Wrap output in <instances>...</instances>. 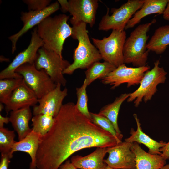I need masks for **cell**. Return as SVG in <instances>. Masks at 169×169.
<instances>
[{
    "mask_svg": "<svg viewBox=\"0 0 169 169\" xmlns=\"http://www.w3.org/2000/svg\"><path fill=\"white\" fill-rule=\"evenodd\" d=\"M130 94L126 93L121 94L117 97L112 103L102 107L98 113L108 119L113 124L116 132L119 134H121L118 124L119 111L122 104L128 99Z\"/></svg>",
    "mask_w": 169,
    "mask_h": 169,
    "instance_id": "cb8c5ba5",
    "label": "cell"
},
{
    "mask_svg": "<svg viewBox=\"0 0 169 169\" xmlns=\"http://www.w3.org/2000/svg\"><path fill=\"white\" fill-rule=\"evenodd\" d=\"M144 2V0H128L120 8H111L110 15H109V9L107 8L106 14L99 24L98 29L124 31L132 15L141 8Z\"/></svg>",
    "mask_w": 169,
    "mask_h": 169,
    "instance_id": "52a82bcc",
    "label": "cell"
},
{
    "mask_svg": "<svg viewBox=\"0 0 169 169\" xmlns=\"http://www.w3.org/2000/svg\"><path fill=\"white\" fill-rule=\"evenodd\" d=\"M168 0H144L141 8L134 14L127 23L125 29L133 28L146 16L153 14H163Z\"/></svg>",
    "mask_w": 169,
    "mask_h": 169,
    "instance_id": "7402d4cb",
    "label": "cell"
},
{
    "mask_svg": "<svg viewBox=\"0 0 169 169\" xmlns=\"http://www.w3.org/2000/svg\"><path fill=\"white\" fill-rule=\"evenodd\" d=\"M160 151L162 152L161 155L166 161L169 159V141L163 147L160 149Z\"/></svg>",
    "mask_w": 169,
    "mask_h": 169,
    "instance_id": "d6a6232c",
    "label": "cell"
},
{
    "mask_svg": "<svg viewBox=\"0 0 169 169\" xmlns=\"http://www.w3.org/2000/svg\"><path fill=\"white\" fill-rule=\"evenodd\" d=\"M138 144L133 142L131 148L135 155L136 169H159L165 165L166 160L161 155L146 152Z\"/></svg>",
    "mask_w": 169,
    "mask_h": 169,
    "instance_id": "ac0fdd59",
    "label": "cell"
},
{
    "mask_svg": "<svg viewBox=\"0 0 169 169\" xmlns=\"http://www.w3.org/2000/svg\"><path fill=\"white\" fill-rule=\"evenodd\" d=\"M58 1L61 6V10L62 12L64 13L68 12V1L66 0H58Z\"/></svg>",
    "mask_w": 169,
    "mask_h": 169,
    "instance_id": "e575fe53",
    "label": "cell"
},
{
    "mask_svg": "<svg viewBox=\"0 0 169 169\" xmlns=\"http://www.w3.org/2000/svg\"><path fill=\"white\" fill-rule=\"evenodd\" d=\"M61 86L60 84H57L54 89L38 99V105L33 106V115L44 114L54 118L57 116L63 105V101L68 94L67 89L62 90Z\"/></svg>",
    "mask_w": 169,
    "mask_h": 169,
    "instance_id": "5bb4252c",
    "label": "cell"
},
{
    "mask_svg": "<svg viewBox=\"0 0 169 169\" xmlns=\"http://www.w3.org/2000/svg\"><path fill=\"white\" fill-rule=\"evenodd\" d=\"M159 169H169V164L165 165Z\"/></svg>",
    "mask_w": 169,
    "mask_h": 169,
    "instance_id": "74e56055",
    "label": "cell"
},
{
    "mask_svg": "<svg viewBox=\"0 0 169 169\" xmlns=\"http://www.w3.org/2000/svg\"><path fill=\"white\" fill-rule=\"evenodd\" d=\"M88 85L84 79L82 86L76 88L77 101L76 107L83 115L91 120V117L88 107V98L86 92Z\"/></svg>",
    "mask_w": 169,
    "mask_h": 169,
    "instance_id": "f1b7e54d",
    "label": "cell"
},
{
    "mask_svg": "<svg viewBox=\"0 0 169 169\" xmlns=\"http://www.w3.org/2000/svg\"><path fill=\"white\" fill-rule=\"evenodd\" d=\"M42 137L32 130L24 138L18 141H15L10 152L13 154L17 151H21L28 154L31 158L30 169H36V157Z\"/></svg>",
    "mask_w": 169,
    "mask_h": 169,
    "instance_id": "d6986e66",
    "label": "cell"
},
{
    "mask_svg": "<svg viewBox=\"0 0 169 169\" xmlns=\"http://www.w3.org/2000/svg\"><path fill=\"white\" fill-rule=\"evenodd\" d=\"M159 60H157L153 68L145 73L139 87L130 93L128 102L133 101L135 106L137 107L142 100L146 102L151 100L157 91V85L164 83L166 79L167 72L163 67H159Z\"/></svg>",
    "mask_w": 169,
    "mask_h": 169,
    "instance_id": "8992f818",
    "label": "cell"
},
{
    "mask_svg": "<svg viewBox=\"0 0 169 169\" xmlns=\"http://www.w3.org/2000/svg\"><path fill=\"white\" fill-rule=\"evenodd\" d=\"M70 64L57 53L43 46L38 50L34 62L37 69H44L55 84L63 86L67 82L63 72Z\"/></svg>",
    "mask_w": 169,
    "mask_h": 169,
    "instance_id": "ba28073f",
    "label": "cell"
},
{
    "mask_svg": "<svg viewBox=\"0 0 169 169\" xmlns=\"http://www.w3.org/2000/svg\"><path fill=\"white\" fill-rule=\"evenodd\" d=\"M38 99L23 79L21 84L13 92L3 104L8 113L21 108L34 106L38 103Z\"/></svg>",
    "mask_w": 169,
    "mask_h": 169,
    "instance_id": "2e32d148",
    "label": "cell"
},
{
    "mask_svg": "<svg viewBox=\"0 0 169 169\" xmlns=\"http://www.w3.org/2000/svg\"><path fill=\"white\" fill-rule=\"evenodd\" d=\"M105 169H115L112 168L107 166Z\"/></svg>",
    "mask_w": 169,
    "mask_h": 169,
    "instance_id": "ab89813d",
    "label": "cell"
},
{
    "mask_svg": "<svg viewBox=\"0 0 169 169\" xmlns=\"http://www.w3.org/2000/svg\"><path fill=\"white\" fill-rule=\"evenodd\" d=\"M3 104L0 102V112H1L4 108Z\"/></svg>",
    "mask_w": 169,
    "mask_h": 169,
    "instance_id": "f35d334b",
    "label": "cell"
},
{
    "mask_svg": "<svg viewBox=\"0 0 169 169\" xmlns=\"http://www.w3.org/2000/svg\"><path fill=\"white\" fill-rule=\"evenodd\" d=\"M98 2L97 0H68V12L72 16L70 19L71 24L83 22L92 27L95 23Z\"/></svg>",
    "mask_w": 169,
    "mask_h": 169,
    "instance_id": "9a60e30c",
    "label": "cell"
},
{
    "mask_svg": "<svg viewBox=\"0 0 169 169\" xmlns=\"http://www.w3.org/2000/svg\"><path fill=\"white\" fill-rule=\"evenodd\" d=\"M32 113L29 107L11 111L9 121L17 132L19 141L24 138L32 130L29 125Z\"/></svg>",
    "mask_w": 169,
    "mask_h": 169,
    "instance_id": "44dd1931",
    "label": "cell"
},
{
    "mask_svg": "<svg viewBox=\"0 0 169 169\" xmlns=\"http://www.w3.org/2000/svg\"><path fill=\"white\" fill-rule=\"evenodd\" d=\"M60 8V4L57 1L41 10L22 12L20 19L23 23V27L17 33L8 38V39L12 44V53H14L16 50L17 43L20 37L28 30L35 26L38 25L44 19L50 16Z\"/></svg>",
    "mask_w": 169,
    "mask_h": 169,
    "instance_id": "7c38bea8",
    "label": "cell"
},
{
    "mask_svg": "<svg viewBox=\"0 0 169 169\" xmlns=\"http://www.w3.org/2000/svg\"><path fill=\"white\" fill-rule=\"evenodd\" d=\"M133 116L136 123L137 129L135 131L133 128H131L130 133L131 136L125 139V141L131 143L136 142L143 144L148 148L149 153L153 155H161L162 153L160 149L164 146L166 143L162 141L157 142L145 133L142 130L137 115L134 114Z\"/></svg>",
    "mask_w": 169,
    "mask_h": 169,
    "instance_id": "ffe728a7",
    "label": "cell"
},
{
    "mask_svg": "<svg viewBox=\"0 0 169 169\" xmlns=\"http://www.w3.org/2000/svg\"><path fill=\"white\" fill-rule=\"evenodd\" d=\"M116 67L110 63L99 61L94 63L85 71L88 86L97 79H102L107 76Z\"/></svg>",
    "mask_w": 169,
    "mask_h": 169,
    "instance_id": "d4e9b609",
    "label": "cell"
},
{
    "mask_svg": "<svg viewBox=\"0 0 169 169\" xmlns=\"http://www.w3.org/2000/svg\"><path fill=\"white\" fill-rule=\"evenodd\" d=\"M16 72L22 76L38 99L54 89L57 85L44 69H37L34 64H24L18 67Z\"/></svg>",
    "mask_w": 169,
    "mask_h": 169,
    "instance_id": "9c48e42d",
    "label": "cell"
},
{
    "mask_svg": "<svg viewBox=\"0 0 169 169\" xmlns=\"http://www.w3.org/2000/svg\"><path fill=\"white\" fill-rule=\"evenodd\" d=\"M43 42L37 33V28L32 32L30 43L27 48L18 53L12 61L0 73V79L7 78H22V76L16 72V70L25 64H33L37 57L39 49L43 46Z\"/></svg>",
    "mask_w": 169,
    "mask_h": 169,
    "instance_id": "30bf717a",
    "label": "cell"
},
{
    "mask_svg": "<svg viewBox=\"0 0 169 169\" xmlns=\"http://www.w3.org/2000/svg\"><path fill=\"white\" fill-rule=\"evenodd\" d=\"M91 121L103 129L110 133L116 138L117 143L122 142L123 135L117 133L110 121L107 118L98 114L90 112Z\"/></svg>",
    "mask_w": 169,
    "mask_h": 169,
    "instance_id": "83f0119b",
    "label": "cell"
},
{
    "mask_svg": "<svg viewBox=\"0 0 169 169\" xmlns=\"http://www.w3.org/2000/svg\"><path fill=\"white\" fill-rule=\"evenodd\" d=\"M150 67L144 66L135 68L129 67L124 64L101 79L105 84H109L111 89H115L120 85L126 83L127 87L140 84L145 73L149 70Z\"/></svg>",
    "mask_w": 169,
    "mask_h": 169,
    "instance_id": "8fae6325",
    "label": "cell"
},
{
    "mask_svg": "<svg viewBox=\"0 0 169 169\" xmlns=\"http://www.w3.org/2000/svg\"><path fill=\"white\" fill-rule=\"evenodd\" d=\"M69 16L59 14L49 16L38 25L37 33L44 48L55 52L63 58L62 52L65 40L72 34V27L67 23Z\"/></svg>",
    "mask_w": 169,
    "mask_h": 169,
    "instance_id": "7a4b0ae2",
    "label": "cell"
},
{
    "mask_svg": "<svg viewBox=\"0 0 169 169\" xmlns=\"http://www.w3.org/2000/svg\"><path fill=\"white\" fill-rule=\"evenodd\" d=\"M55 118L47 115L38 114L31 119L32 130L42 137L45 135L52 127Z\"/></svg>",
    "mask_w": 169,
    "mask_h": 169,
    "instance_id": "484cf974",
    "label": "cell"
},
{
    "mask_svg": "<svg viewBox=\"0 0 169 169\" xmlns=\"http://www.w3.org/2000/svg\"><path fill=\"white\" fill-rule=\"evenodd\" d=\"M133 143L125 141L107 148L108 157L104 159L107 166L115 169H136L135 156L131 148Z\"/></svg>",
    "mask_w": 169,
    "mask_h": 169,
    "instance_id": "4fadbf2b",
    "label": "cell"
},
{
    "mask_svg": "<svg viewBox=\"0 0 169 169\" xmlns=\"http://www.w3.org/2000/svg\"><path fill=\"white\" fill-rule=\"evenodd\" d=\"M60 169H76L69 160H67L64 164L59 167Z\"/></svg>",
    "mask_w": 169,
    "mask_h": 169,
    "instance_id": "836d02e7",
    "label": "cell"
},
{
    "mask_svg": "<svg viewBox=\"0 0 169 169\" xmlns=\"http://www.w3.org/2000/svg\"><path fill=\"white\" fill-rule=\"evenodd\" d=\"M12 157L11 156L10 152L1 153L0 169H8L10 162V159Z\"/></svg>",
    "mask_w": 169,
    "mask_h": 169,
    "instance_id": "1f68e13d",
    "label": "cell"
},
{
    "mask_svg": "<svg viewBox=\"0 0 169 169\" xmlns=\"http://www.w3.org/2000/svg\"><path fill=\"white\" fill-rule=\"evenodd\" d=\"M71 37L78 44L74 52L73 62L63 71L64 74L71 75L76 69H88L102 58L99 50L91 43L86 29V24L80 22L72 24Z\"/></svg>",
    "mask_w": 169,
    "mask_h": 169,
    "instance_id": "3957f363",
    "label": "cell"
},
{
    "mask_svg": "<svg viewBox=\"0 0 169 169\" xmlns=\"http://www.w3.org/2000/svg\"><path fill=\"white\" fill-rule=\"evenodd\" d=\"M14 131L0 128V151L1 153L10 152L15 141Z\"/></svg>",
    "mask_w": 169,
    "mask_h": 169,
    "instance_id": "f546056e",
    "label": "cell"
},
{
    "mask_svg": "<svg viewBox=\"0 0 169 169\" xmlns=\"http://www.w3.org/2000/svg\"><path fill=\"white\" fill-rule=\"evenodd\" d=\"M162 14L164 19L169 21V0H168L167 6Z\"/></svg>",
    "mask_w": 169,
    "mask_h": 169,
    "instance_id": "8d00e7d4",
    "label": "cell"
},
{
    "mask_svg": "<svg viewBox=\"0 0 169 169\" xmlns=\"http://www.w3.org/2000/svg\"><path fill=\"white\" fill-rule=\"evenodd\" d=\"M107 153V148L98 147L94 151L84 156H73L70 161L78 169H105L107 165L104 158Z\"/></svg>",
    "mask_w": 169,
    "mask_h": 169,
    "instance_id": "e0dca14e",
    "label": "cell"
},
{
    "mask_svg": "<svg viewBox=\"0 0 169 169\" xmlns=\"http://www.w3.org/2000/svg\"><path fill=\"white\" fill-rule=\"evenodd\" d=\"M23 78H7L0 80V102L4 104L13 92L22 83Z\"/></svg>",
    "mask_w": 169,
    "mask_h": 169,
    "instance_id": "4316f807",
    "label": "cell"
},
{
    "mask_svg": "<svg viewBox=\"0 0 169 169\" xmlns=\"http://www.w3.org/2000/svg\"><path fill=\"white\" fill-rule=\"evenodd\" d=\"M9 117H4L0 114V128L4 126V124H8L9 122Z\"/></svg>",
    "mask_w": 169,
    "mask_h": 169,
    "instance_id": "d590c367",
    "label": "cell"
},
{
    "mask_svg": "<svg viewBox=\"0 0 169 169\" xmlns=\"http://www.w3.org/2000/svg\"><path fill=\"white\" fill-rule=\"evenodd\" d=\"M29 11H40L50 5V0H24Z\"/></svg>",
    "mask_w": 169,
    "mask_h": 169,
    "instance_id": "4dcf8cb0",
    "label": "cell"
},
{
    "mask_svg": "<svg viewBox=\"0 0 169 169\" xmlns=\"http://www.w3.org/2000/svg\"><path fill=\"white\" fill-rule=\"evenodd\" d=\"M156 22L154 19L150 22L141 24L131 33L124 45V64H131L136 67L146 66L149 52L147 44L149 36L147 33Z\"/></svg>",
    "mask_w": 169,
    "mask_h": 169,
    "instance_id": "277c9868",
    "label": "cell"
},
{
    "mask_svg": "<svg viewBox=\"0 0 169 169\" xmlns=\"http://www.w3.org/2000/svg\"><path fill=\"white\" fill-rule=\"evenodd\" d=\"M117 144L110 133L81 113L75 104L63 105L50 130L41 139L36 157L38 169H59L76 152L85 148H109Z\"/></svg>",
    "mask_w": 169,
    "mask_h": 169,
    "instance_id": "6da1fadb",
    "label": "cell"
},
{
    "mask_svg": "<svg viewBox=\"0 0 169 169\" xmlns=\"http://www.w3.org/2000/svg\"><path fill=\"white\" fill-rule=\"evenodd\" d=\"M126 38L124 30H112L107 37L102 39L92 38V39L104 61L117 68L124 64L123 49Z\"/></svg>",
    "mask_w": 169,
    "mask_h": 169,
    "instance_id": "5b68a950",
    "label": "cell"
},
{
    "mask_svg": "<svg viewBox=\"0 0 169 169\" xmlns=\"http://www.w3.org/2000/svg\"></svg>",
    "mask_w": 169,
    "mask_h": 169,
    "instance_id": "60d3db41",
    "label": "cell"
},
{
    "mask_svg": "<svg viewBox=\"0 0 169 169\" xmlns=\"http://www.w3.org/2000/svg\"><path fill=\"white\" fill-rule=\"evenodd\" d=\"M169 45V25L156 29L147 44V49L157 54L164 53Z\"/></svg>",
    "mask_w": 169,
    "mask_h": 169,
    "instance_id": "603a6c76",
    "label": "cell"
}]
</instances>
